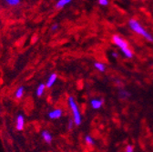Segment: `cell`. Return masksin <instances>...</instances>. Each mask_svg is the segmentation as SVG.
I'll use <instances>...</instances> for the list:
<instances>
[{
    "mask_svg": "<svg viewBox=\"0 0 153 152\" xmlns=\"http://www.w3.org/2000/svg\"><path fill=\"white\" fill-rule=\"evenodd\" d=\"M94 67H95L96 69H98V70L100 71V72H104V71L106 70V66H105V64H103V63H101V62H95Z\"/></svg>",
    "mask_w": 153,
    "mask_h": 152,
    "instance_id": "11",
    "label": "cell"
},
{
    "mask_svg": "<svg viewBox=\"0 0 153 152\" xmlns=\"http://www.w3.org/2000/svg\"><path fill=\"white\" fill-rule=\"evenodd\" d=\"M45 89H46V84H40L39 86L37 87L36 91V96L37 97H41L42 95L44 94V92H45Z\"/></svg>",
    "mask_w": 153,
    "mask_h": 152,
    "instance_id": "9",
    "label": "cell"
},
{
    "mask_svg": "<svg viewBox=\"0 0 153 152\" xmlns=\"http://www.w3.org/2000/svg\"><path fill=\"white\" fill-rule=\"evenodd\" d=\"M24 91H25V88L23 87H18V89L16 91L15 93V97L19 99H21L23 97V95H24Z\"/></svg>",
    "mask_w": 153,
    "mask_h": 152,
    "instance_id": "12",
    "label": "cell"
},
{
    "mask_svg": "<svg viewBox=\"0 0 153 152\" xmlns=\"http://www.w3.org/2000/svg\"><path fill=\"white\" fill-rule=\"evenodd\" d=\"M128 25H129L130 29H132L135 33L143 36L144 39H146L149 41H151V42L153 41V36L140 24L139 21H137L136 19H130L128 21Z\"/></svg>",
    "mask_w": 153,
    "mask_h": 152,
    "instance_id": "1",
    "label": "cell"
},
{
    "mask_svg": "<svg viewBox=\"0 0 153 152\" xmlns=\"http://www.w3.org/2000/svg\"><path fill=\"white\" fill-rule=\"evenodd\" d=\"M56 79H57L56 74H51V75H50V77L48 78V81H47V83H46V87H48V88H50L51 87H53V85L55 84Z\"/></svg>",
    "mask_w": 153,
    "mask_h": 152,
    "instance_id": "7",
    "label": "cell"
},
{
    "mask_svg": "<svg viewBox=\"0 0 153 152\" xmlns=\"http://www.w3.org/2000/svg\"><path fill=\"white\" fill-rule=\"evenodd\" d=\"M112 41H113V43H114L115 45H116L118 47L120 48V50L123 49V48L128 47V43L122 39V37H121L120 36H119V35H114V36H112Z\"/></svg>",
    "mask_w": 153,
    "mask_h": 152,
    "instance_id": "3",
    "label": "cell"
},
{
    "mask_svg": "<svg viewBox=\"0 0 153 152\" xmlns=\"http://www.w3.org/2000/svg\"><path fill=\"white\" fill-rule=\"evenodd\" d=\"M90 105H91L92 108H94V109H100L103 105V100L94 99L90 101Z\"/></svg>",
    "mask_w": 153,
    "mask_h": 152,
    "instance_id": "6",
    "label": "cell"
},
{
    "mask_svg": "<svg viewBox=\"0 0 153 152\" xmlns=\"http://www.w3.org/2000/svg\"><path fill=\"white\" fill-rule=\"evenodd\" d=\"M119 95H120V97L121 99H127L128 97H129V93L127 90H125V89L124 90H120Z\"/></svg>",
    "mask_w": 153,
    "mask_h": 152,
    "instance_id": "15",
    "label": "cell"
},
{
    "mask_svg": "<svg viewBox=\"0 0 153 152\" xmlns=\"http://www.w3.org/2000/svg\"><path fill=\"white\" fill-rule=\"evenodd\" d=\"M5 1L10 7H16L20 4V0H5Z\"/></svg>",
    "mask_w": 153,
    "mask_h": 152,
    "instance_id": "14",
    "label": "cell"
},
{
    "mask_svg": "<svg viewBox=\"0 0 153 152\" xmlns=\"http://www.w3.org/2000/svg\"><path fill=\"white\" fill-rule=\"evenodd\" d=\"M127 152H132L133 150H134V148H133V147L132 146H130V145H128V146H127V148H126V149H125Z\"/></svg>",
    "mask_w": 153,
    "mask_h": 152,
    "instance_id": "18",
    "label": "cell"
},
{
    "mask_svg": "<svg viewBox=\"0 0 153 152\" xmlns=\"http://www.w3.org/2000/svg\"><path fill=\"white\" fill-rule=\"evenodd\" d=\"M85 140H86V143H87L88 145H89V146H93L94 143H95L94 139H93L90 136H87V137L85 138Z\"/></svg>",
    "mask_w": 153,
    "mask_h": 152,
    "instance_id": "16",
    "label": "cell"
},
{
    "mask_svg": "<svg viewBox=\"0 0 153 152\" xmlns=\"http://www.w3.org/2000/svg\"><path fill=\"white\" fill-rule=\"evenodd\" d=\"M25 126V119L23 115H18L16 118V129L17 130H23Z\"/></svg>",
    "mask_w": 153,
    "mask_h": 152,
    "instance_id": "5",
    "label": "cell"
},
{
    "mask_svg": "<svg viewBox=\"0 0 153 152\" xmlns=\"http://www.w3.org/2000/svg\"><path fill=\"white\" fill-rule=\"evenodd\" d=\"M112 56H113V58H118V54L116 53V52H112Z\"/></svg>",
    "mask_w": 153,
    "mask_h": 152,
    "instance_id": "21",
    "label": "cell"
},
{
    "mask_svg": "<svg viewBox=\"0 0 153 152\" xmlns=\"http://www.w3.org/2000/svg\"><path fill=\"white\" fill-rule=\"evenodd\" d=\"M99 3H100V6L105 7V6L108 5V0H99Z\"/></svg>",
    "mask_w": 153,
    "mask_h": 152,
    "instance_id": "17",
    "label": "cell"
},
{
    "mask_svg": "<svg viewBox=\"0 0 153 152\" xmlns=\"http://www.w3.org/2000/svg\"><path fill=\"white\" fill-rule=\"evenodd\" d=\"M73 123H74L73 119H70V120H69V122H68V128H69V129H71V128H72Z\"/></svg>",
    "mask_w": 153,
    "mask_h": 152,
    "instance_id": "20",
    "label": "cell"
},
{
    "mask_svg": "<svg viewBox=\"0 0 153 152\" xmlns=\"http://www.w3.org/2000/svg\"><path fill=\"white\" fill-rule=\"evenodd\" d=\"M42 138L47 143H51V141H52V136H51L50 133L47 130L42 132Z\"/></svg>",
    "mask_w": 153,
    "mask_h": 152,
    "instance_id": "10",
    "label": "cell"
},
{
    "mask_svg": "<svg viewBox=\"0 0 153 152\" xmlns=\"http://www.w3.org/2000/svg\"><path fill=\"white\" fill-rule=\"evenodd\" d=\"M121 51H122V53L124 54V56H126V58H128V59L133 58V53H132L131 49H129L128 47L123 48V49H121Z\"/></svg>",
    "mask_w": 153,
    "mask_h": 152,
    "instance_id": "13",
    "label": "cell"
},
{
    "mask_svg": "<svg viewBox=\"0 0 153 152\" xmlns=\"http://www.w3.org/2000/svg\"><path fill=\"white\" fill-rule=\"evenodd\" d=\"M57 28H59V25H56V24H55V25H53V26L51 27V30H52V31H56Z\"/></svg>",
    "mask_w": 153,
    "mask_h": 152,
    "instance_id": "19",
    "label": "cell"
},
{
    "mask_svg": "<svg viewBox=\"0 0 153 152\" xmlns=\"http://www.w3.org/2000/svg\"><path fill=\"white\" fill-rule=\"evenodd\" d=\"M68 106L70 108L72 117H73V121L76 126H79L82 123V119H81V114L79 111V108L78 107V104L76 103L75 99L73 97H69L68 99Z\"/></svg>",
    "mask_w": 153,
    "mask_h": 152,
    "instance_id": "2",
    "label": "cell"
},
{
    "mask_svg": "<svg viewBox=\"0 0 153 152\" xmlns=\"http://www.w3.org/2000/svg\"><path fill=\"white\" fill-rule=\"evenodd\" d=\"M63 115V111L59 108H56V109H54L52 111H50L48 113V117L49 119H60Z\"/></svg>",
    "mask_w": 153,
    "mask_h": 152,
    "instance_id": "4",
    "label": "cell"
},
{
    "mask_svg": "<svg viewBox=\"0 0 153 152\" xmlns=\"http://www.w3.org/2000/svg\"><path fill=\"white\" fill-rule=\"evenodd\" d=\"M72 2V0H59L56 3V9H60L63 8L64 7H66L67 5L70 4Z\"/></svg>",
    "mask_w": 153,
    "mask_h": 152,
    "instance_id": "8",
    "label": "cell"
}]
</instances>
